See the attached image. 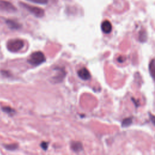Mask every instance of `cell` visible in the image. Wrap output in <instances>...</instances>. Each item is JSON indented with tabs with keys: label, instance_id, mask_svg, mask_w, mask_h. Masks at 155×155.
Returning <instances> with one entry per match:
<instances>
[{
	"label": "cell",
	"instance_id": "cell-18",
	"mask_svg": "<svg viewBox=\"0 0 155 155\" xmlns=\"http://www.w3.org/2000/svg\"><path fill=\"white\" fill-rule=\"evenodd\" d=\"M125 60V58H124L122 56H119L118 58H117V61L119 62H123Z\"/></svg>",
	"mask_w": 155,
	"mask_h": 155
},
{
	"label": "cell",
	"instance_id": "cell-17",
	"mask_svg": "<svg viewBox=\"0 0 155 155\" xmlns=\"http://www.w3.org/2000/svg\"><path fill=\"white\" fill-rule=\"evenodd\" d=\"M149 116H150V118L152 123L155 125V116L150 113H149Z\"/></svg>",
	"mask_w": 155,
	"mask_h": 155
},
{
	"label": "cell",
	"instance_id": "cell-12",
	"mask_svg": "<svg viewBox=\"0 0 155 155\" xmlns=\"http://www.w3.org/2000/svg\"><path fill=\"white\" fill-rule=\"evenodd\" d=\"M4 147L8 150H15L18 148V145L16 143H12V144H7V145H4Z\"/></svg>",
	"mask_w": 155,
	"mask_h": 155
},
{
	"label": "cell",
	"instance_id": "cell-8",
	"mask_svg": "<svg viewBox=\"0 0 155 155\" xmlns=\"http://www.w3.org/2000/svg\"><path fill=\"white\" fill-rule=\"evenodd\" d=\"M5 22H6L7 25H8V27L12 30H18V29L20 28L21 27L20 24H19L18 22H16L15 21H13L12 19L6 20Z\"/></svg>",
	"mask_w": 155,
	"mask_h": 155
},
{
	"label": "cell",
	"instance_id": "cell-15",
	"mask_svg": "<svg viewBox=\"0 0 155 155\" xmlns=\"http://www.w3.org/2000/svg\"><path fill=\"white\" fill-rule=\"evenodd\" d=\"M28 1L36 3V4H47L48 3V0H27Z\"/></svg>",
	"mask_w": 155,
	"mask_h": 155
},
{
	"label": "cell",
	"instance_id": "cell-9",
	"mask_svg": "<svg viewBox=\"0 0 155 155\" xmlns=\"http://www.w3.org/2000/svg\"><path fill=\"white\" fill-rule=\"evenodd\" d=\"M71 148L74 152H79L81 151L83 147L82 145L80 142L78 141H73L71 143Z\"/></svg>",
	"mask_w": 155,
	"mask_h": 155
},
{
	"label": "cell",
	"instance_id": "cell-10",
	"mask_svg": "<svg viewBox=\"0 0 155 155\" xmlns=\"http://www.w3.org/2000/svg\"><path fill=\"white\" fill-rule=\"evenodd\" d=\"M149 71L151 76L155 81V59H152L150 62Z\"/></svg>",
	"mask_w": 155,
	"mask_h": 155
},
{
	"label": "cell",
	"instance_id": "cell-16",
	"mask_svg": "<svg viewBox=\"0 0 155 155\" xmlns=\"http://www.w3.org/2000/svg\"><path fill=\"white\" fill-rule=\"evenodd\" d=\"M48 142H42L41 143V147H42V148L44 150H46L48 148Z\"/></svg>",
	"mask_w": 155,
	"mask_h": 155
},
{
	"label": "cell",
	"instance_id": "cell-11",
	"mask_svg": "<svg viewBox=\"0 0 155 155\" xmlns=\"http://www.w3.org/2000/svg\"><path fill=\"white\" fill-rule=\"evenodd\" d=\"M132 117H127L124 119L122 122V126L123 127H128L132 123Z\"/></svg>",
	"mask_w": 155,
	"mask_h": 155
},
{
	"label": "cell",
	"instance_id": "cell-7",
	"mask_svg": "<svg viewBox=\"0 0 155 155\" xmlns=\"http://www.w3.org/2000/svg\"><path fill=\"white\" fill-rule=\"evenodd\" d=\"M101 29L102 31L106 34L110 33L112 30V25L110 22L108 20H105L101 24Z\"/></svg>",
	"mask_w": 155,
	"mask_h": 155
},
{
	"label": "cell",
	"instance_id": "cell-1",
	"mask_svg": "<svg viewBox=\"0 0 155 155\" xmlns=\"http://www.w3.org/2000/svg\"><path fill=\"white\" fill-rule=\"evenodd\" d=\"M46 58L44 54L42 51H38L31 53L28 59V62L32 65L37 66L44 62Z\"/></svg>",
	"mask_w": 155,
	"mask_h": 155
},
{
	"label": "cell",
	"instance_id": "cell-13",
	"mask_svg": "<svg viewBox=\"0 0 155 155\" xmlns=\"http://www.w3.org/2000/svg\"><path fill=\"white\" fill-rule=\"evenodd\" d=\"M2 110L8 114H13L15 113V110H13L12 108L10 107H2Z\"/></svg>",
	"mask_w": 155,
	"mask_h": 155
},
{
	"label": "cell",
	"instance_id": "cell-4",
	"mask_svg": "<svg viewBox=\"0 0 155 155\" xmlns=\"http://www.w3.org/2000/svg\"><path fill=\"white\" fill-rule=\"evenodd\" d=\"M54 70L56 71V73L54 74V76L51 77V82L54 84L60 83L64 80V78L65 77L66 72L64 69L61 68H55Z\"/></svg>",
	"mask_w": 155,
	"mask_h": 155
},
{
	"label": "cell",
	"instance_id": "cell-14",
	"mask_svg": "<svg viewBox=\"0 0 155 155\" xmlns=\"http://www.w3.org/2000/svg\"><path fill=\"white\" fill-rule=\"evenodd\" d=\"M147 39V34L144 31H142L140 32L139 35V40L141 42H145Z\"/></svg>",
	"mask_w": 155,
	"mask_h": 155
},
{
	"label": "cell",
	"instance_id": "cell-6",
	"mask_svg": "<svg viewBox=\"0 0 155 155\" xmlns=\"http://www.w3.org/2000/svg\"><path fill=\"white\" fill-rule=\"evenodd\" d=\"M78 76L83 80H88L90 78L91 74L89 71L85 67L81 68L78 71Z\"/></svg>",
	"mask_w": 155,
	"mask_h": 155
},
{
	"label": "cell",
	"instance_id": "cell-3",
	"mask_svg": "<svg viewBox=\"0 0 155 155\" xmlns=\"http://www.w3.org/2000/svg\"><path fill=\"white\" fill-rule=\"evenodd\" d=\"M19 5L21 6H22L23 8H24L25 9H26L27 10H28L30 13L33 14L36 17L42 18L44 15L45 12L41 8H39L38 7L33 6V5H29V4H27L24 2H19Z\"/></svg>",
	"mask_w": 155,
	"mask_h": 155
},
{
	"label": "cell",
	"instance_id": "cell-5",
	"mask_svg": "<svg viewBox=\"0 0 155 155\" xmlns=\"http://www.w3.org/2000/svg\"><path fill=\"white\" fill-rule=\"evenodd\" d=\"M0 10L12 13L16 12L17 9L11 2L4 0H0Z\"/></svg>",
	"mask_w": 155,
	"mask_h": 155
},
{
	"label": "cell",
	"instance_id": "cell-2",
	"mask_svg": "<svg viewBox=\"0 0 155 155\" xmlns=\"http://www.w3.org/2000/svg\"><path fill=\"white\" fill-rule=\"evenodd\" d=\"M24 45V41L19 39H10L7 43V48L8 50L13 53L19 51L23 48Z\"/></svg>",
	"mask_w": 155,
	"mask_h": 155
}]
</instances>
